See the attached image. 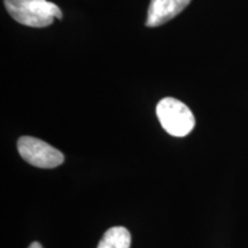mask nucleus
I'll return each mask as SVG.
<instances>
[{"mask_svg":"<svg viewBox=\"0 0 248 248\" xmlns=\"http://www.w3.org/2000/svg\"><path fill=\"white\" fill-rule=\"evenodd\" d=\"M190 2L191 0H151L145 24L148 28L162 26L177 16Z\"/></svg>","mask_w":248,"mask_h":248,"instance_id":"obj_4","label":"nucleus"},{"mask_svg":"<svg viewBox=\"0 0 248 248\" xmlns=\"http://www.w3.org/2000/svg\"><path fill=\"white\" fill-rule=\"evenodd\" d=\"M17 151L24 161L37 168H57L64 161L63 154L60 151L47 142L30 136H23L18 139Z\"/></svg>","mask_w":248,"mask_h":248,"instance_id":"obj_3","label":"nucleus"},{"mask_svg":"<svg viewBox=\"0 0 248 248\" xmlns=\"http://www.w3.org/2000/svg\"><path fill=\"white\" fill-rule=\"evenodd\" d=\"M8 14L18 23L32 28H45L54 18H62V12L47 0H4Z\"/></svg>","mask_w":248,"mask_h":248,"instance_id":"obj_1","label":"nucleus"},{"mask_svg":"<svg viewBox=\"0 0 248 248\" xmlns=\"http://www.w3.org/2000/svg\"><path fill=\"white\" fill-rule=\"evenodd\" d=\"M162 128L173 137H185L193 130L195 119L190 108L175 98H164L156 106Z\"/></svg>","mask_w":248,"mask_h":248,"instance_id":"obj_2","label":"nucleus"},{"mask_svg":"<svg viewBox=\"0 0 248 248\" xmlns=\"http://www.w3.org/2000/svg\"><path fill=\"white\" fill-rule=\"evenodd\" d=\"M131 234L123 226H114L105 232L97 248H130Z\"/></svg>","mask_w":248,"mask_h":248,"instance_id":"obj_5","label":"nucleus"},{"mask_svg":"<svg viewBox=\"0 0 248 248\" xmlns=\"http://www.w3.org/2000/svg\"><path fill=\"white\" fill-rule=\"evenodd\" d=\"M29 248H43V246L39 243H37V241H35V243H32V244L30 245Z\"/></svg>","mask_w":248,"mask_h":248,"instance_id":"obj_6","label":"nucleus"}]
</instances>
